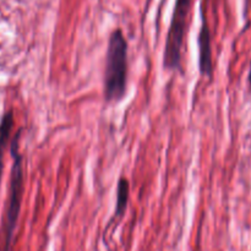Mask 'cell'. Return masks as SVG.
Instances as JSON below:
<instances>
[{"label": "cell", "instance_id": "obj_7", "mask_svg": "<svg viewBox=\"0 0 251 251\" xmlns=\"http://www.w3.org/2000/svg\"><path fill=\"white\" fill-rule=\"evenodd\" d=\"M249 82L251 85V65H250V73H249Z\"/></svg>", "mask_w": 251, "mask_h": 251}, {"label": "cell", "instance_id": "obj_4", "mask_svg": "<svg viewBox=\"0 0 251 251\" xmlns=\"http://www.w3.org/2000/svg\"><path fill=\"white\" fill-rule=\"evenodd\" d=\"M199 68L201 75L212 76V48H211V33L207 24L203 20L199 33Z\"/></svg>", "mask_w": 251, "mask_h": 251}, {"label": "cell", "instance_id": "obj_6", "mask_svg": "<svg viewBox=\"0 0 251 251\" xmlns=\"http://www.w3.org/2000/svg\"><path fill=\"white\" fill-rule=\"evenodd\" d=\"M130 186L127 179L122 178L118 181L117 186V206H115V216L122 217L126 210L127 201H129Z\"/></svg>", "mask_w": 251, "mask_h": 251}, {"label": "cell", "instance_id": "obj_1", "mask_svg": "<svg viewBox=\"0 0 251 251\" xmlns=\"http://www.w3.org/2000/svg\"><path fill=\"white\" fill-rule=\"evenodd\" d=\"M127 44L120 29L112 32L104 71V97L108 102L123 100L126 92Z\"/></svg>", "mask_w": 251, "mask_h": 251}, {"label": "cell", "instance_id": "obj_3", "mask_svg": "<svg viewBox=\"0 0 251 251\" xmlns=\"http://www.w3.org/2000/svg\"><path fill=\"white\" fill-rule=\"evenodd\" d=\"M191 2L193 0H176L163 55V66L167 70L181 69V49L185 39Z\"/></svg>", "mask_w": 251, "mask_h": 251}, {"label": "cell", "instance_id": "obj_5", "mask_svg": "<svg viewBox=\"0 0 251 251\" xmlns=\"http://www.w3.org/2000/svg\"><path fill=\"white\" fill-rule=\"evenodd\" d=\"M14 126V115L12 110H7L0 120V181H1L2 169H4V152L7 147L10 135Z\"/></svg>", "mask_w": 251, "mask_h": 251}, {"label": "cell", "instance_id": "obj_2", "mask_svg": "<svg viewBox=\"0 0 251 251\" xmlns=\"http://www.w3.org/2000/svg\"><path fill=\"white\" fill-rule=\"evenodd\" d=\"M19 139L20 131L15 135L11 142V156L14 158V164H12L11 178H10L6 210H5L1 226V251L10 250L12 237H14L17 221H19L20 210H21L22 191H24V171H22V157L19 152Z\"/></svg>", "mask_w": 251, "mask_h": 251}]
</instances>
